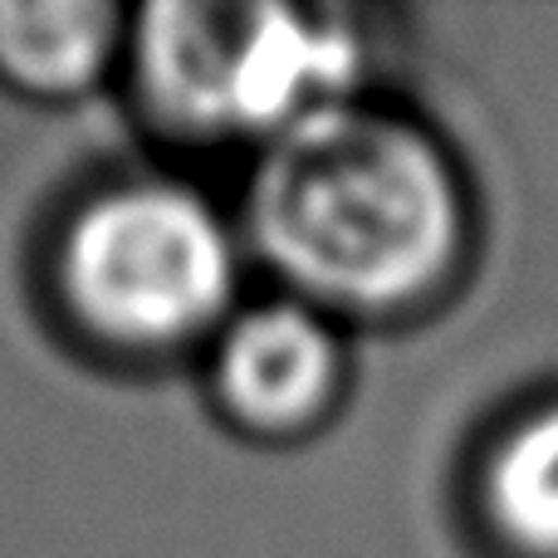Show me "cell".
<instances>
[{"label":"cell","mask_w":558,"mask_h":558,"mask_svg":"<svg viewBox=\"0 0 558 558\" xmlns=\"http://www.w3.org/2000/svg\"><path fill=\"white\" fill-rule=\"evenodd\" d=\"M206 407L245 441H299L318 432L343 397L338 318L289 294L245 299L196 357Z\"/></svg>","instance_id":"4"},{"label":"cell","mask_w":558,"mask_h":558,"mask_svg":"<svg viewBox=\"0 0 558 558\" xmlns=\"http://www.w3.org/2000/svg\"><path fill=\"white\" fill-rule=\"evenodd\" d=\"M245 235L177 167L113 162L49 202L29 241V294L59 348L98 373L196 363L245 304Z\"/></svg>","instance_id":"2"},{"label":"cell","mask_w":558,"mask_h":558,"mask_svg":"<svg viewBox=\"0 0 558 558\" xmlns=\"http://www.w3.org/2000/svg\"><path fill=\"white\" fill-rule=\"evenodd\" d=\"M367 39L333 10L153 0L128 10L113 94L172 153H265L299 123L363 98Z\"/></svg>","instance_id":"3"},{"label":"cell","mask_w":558,"mask_h":558,"mask_svg":"<svg viewBox=\"0 0 558 558\" xmlns=\"http://www.w3.org/2000/svg\"><path fill=\"white\" fill-rule=\"evenodd\" d=\"M475 510L514 558H558V402L524 407L485 441Z\"/></svg>","instance_id":"6"},{"label":"cell","mask_w":558,"mask_h":558,"mask_svg":"<svg viewBox=\"0 0 558 558\" xmlns=\"http://www.w3.org/2000/svg\"><path fill=\"white\" fill-rule=\"evenodd\" d=\"M235 221L279 294L328 318L416 314L471 251L456 157L416 118L367 98L255 153Z\"/></svg>","instance_id":"1"},{"label":"cell","mask_w":558,"mask_h":558,"mask_svg":"<svg viewBox=\"0 0 558 558\" xmlns=\"http://www.w3.org/2000/svg\"><path fill=\"white\" fill-rule=\"evenodd\" d=\"M128 10L113 0H0V94L74 108L118 88Z\"/></svg>","instance_id":"5"}]
</instances>
